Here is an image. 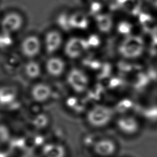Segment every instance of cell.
<instances>
[{
    "label": "cell",
    "instance_id": "obj_14",
    "mask_svg": "<svg viewBox=\"0 0 157 157\" xmlns=\"http://www.w3.org/2000/svg\"><path fill=\"white\" fill-rule=\"evenodd\" d=\"M12 134L9 128L4 124H0V147L7 144L11 140Z\"/></svg>",
    "mask_w": 157,
    "mask_h": 157
},
{
    "label": "cell",
    "instance_id": "obj_4",
    "mask_svg": "<svg viewBox=\"0 0 157 157\" xmlns=\"http://www.w3.org/2000/svg\"><path fill=\"white\" fill-rule=\"evenodd\" d=\"M20 48L24 56L29 59H33L40 53L42 49V42L37 36L29 35L21 40Z\"/></svg>",
    "mask_w": 157,
    "mask_h": 157
},
{
    "label": "cell",
    "instance_id": "obj_8",
    "mask_svg": "<svg viewBox=\"0 0 157 157\" xmlns=\"http://www.w3.org/2000/svg\"><path fill=\"white\" fill-rule=\"evenodd\" d=\"M32 99L39 103H43L47 101L52 96V90L51 86L43 82L37 83L34 85L31 90Z\"/></svg>",
    "mask_w": 157,
    "mask_h": 157
},
{
    "label": "cell",
    "instance_id": "obj_3",
    "mask_svg": "<svg viewBox=\"0 0 157 157\" xmlns=\"http://www.w3.org/2000/svg\"><path fill=\"white\" fill-rule=\"evenodd\" d=\"M91 149L96 157H113L117 151V145L111 138L102 137L95 139Z\"/></svg>",
    "mask_w": 157,
    "mask_h": 157
},
{
    "label": "cell",
    "instance_id": "obj_5",
    "mask_svg": "<svg viewBox=\"0 0 157 157\" xmlns=\"http://www.w3.org/2000/svg\"><path fill=\"white\" fill-rule=\"evenodd\" d=\"M88 49L85 39L79 37H72L66 42L64 51L65 55L70 59H77L80 57Z\"/></svg>",
    "mask_w": 157,
    "mask_h": 157
},
{
    "label": "cell",
    "instance_id": "obj_17",
    "mask_svg": "<svg viewBox=\"0 0 157 157\" xmlns=\"http://www.w3.org/2000/svg\"><path fill=\"white\" fill-rule=\"evenodd\" d=\"M109 22L110 20L108 17H106V15H101V17H98L96 21L98 28L101 31L104 33H106V31H107L109 29L110 25Z\"/></svg>",
    "mask_w": 157,
    "mask_h": 157
},
{
    "label": "cell",
    "instance_id": "obj_18",
    "mask_svg": "<svg viewBox=\"0 0 157 157\" xmlns=\"http://www.w3.org/2000/svg\"><path fill=\"white\" fill-rule=\"evenodd\" d=\"M90 37H91L90 38H88L87 39H85L88 48H90V47H95L99 43V40L97 36H90Z\"/></svg>",
    "mask_w": 157,
    "mask_h": 157
},
{
    "label": "cell",
    "instance_id": "obj_15",
    "mask_svg": "<svg viewBox=\"0 0 157 157\" xmlns=\"http://www.w3.org/2000/svg\"><path fill=\"white\" fill-rule=\"evenodd\" d=\"M10 33L2 31L0 33V48L5 49L10 47L13 43V39Z\"/></svg>",
    "mask_w": 157,
    "mask_h": 157
},
{
    "label": "cell",
    "instance_id": "obj_6",
    "mask_svg": "<svg viewBox=\"0 0 157 157\" xmlns=\"http://www.w3.org/2000/svg\"><path fill=\"white\" fill-rule=\"evenodd\" d=\"M24 20L22 15L17 12H10L2 18L1 23L2 31L13 34L19 31L23 27Z\"/></svg>",
    "mask_w": 157,
    "mask_h": 157
},
{
    "label": "cell",
    "instance_id": "obj_9",
    "mask_svg": "<svg viewBox=\"0 0 157 157\" xmlns=\"http://www.w3.org/2000/svg\"><path fill=\"white\" fill-rule=\"evenodd\" d=\"M66 69L64 61L58 56L50 57L45 63V69L52 77H58L61 76Z\"/></svg>",
    "mask_w": 157,
    "mask_h": 157
},
{
    "label": "cell",
    "instance_id": "obj_12",
    "mask_svg": "<svg viewBox=\"0 0 157 157\" xmlns=\"http://www.w3.org/2000/svg\"><path fill=\"white\" fill-rule=\"evenodd\" d=\"M17 98V91L9 86L0 88V104L3 105H8L12 104Z\"/></svg>",
    "mask_w": 157,
    "mask_h": 157
},
{
    "label": "cell",
    "instance_id": "obj_16",
    "mask_svg": "<svg viewBox=\"0 0 157 157\" xmlns=\"http://www.w3.org/2000/svg\"><path fill=\"white\" fill-rule=\"evenodd\" d=\"M71 18V27L76 28H82L86 26L87 25V19L85 17L82 15L74 14L70 16Z\"/></svg>",
    "mask_w": 157,
    "mask_h": 157
},
{
    "label": "cell",
    "instance_id": "obj_13",
    "mask_svg": "<svg viewBox=\"0 0 157 157\" xmlns=\"http://www.w3.org/2000/svg\"><path fill=\"white\" fill-rule=\"evenodd\" d=\"M117 127L122 134L131 136L134 134L137 131V126L132 120L129 118H122L117 120Z\"/></svg>",
    "mask_w": 157,
    "mask_h": 157
},
{
    "label": "cell",
    "instance_id": "obj_1",
    "mask_svg": "<svg viewBox=\"0 0 157 157\" xmlns=\"http://www.w3.org/2000/svg\"><path fill=\"white\" fill-rule=\"evenodd\" d=\"M112 117V110L109 107L103 104H96L87 111L85 118L87 124L91 128L101 129L110 123Z\"/></svg>",
    "mask_w": 157,
    "mask_h": 157
},
{
    "label": "cell",
    "instance_id": "obj_10",
    "mask_svg": "<svg viewBox=\"0 0 157 157\" xmlns=\"http://www.w3.org/2000/svg\"><path fill=\"white\" fill-rule=\"evenodd\" d=\"M42 157H66L67 150L64 145L58 142H50L42 148Z\"/></svg>",
    "mask_w": 157,
    "mask_h": 157
},
{
    "label": "cell",
    "instance_id": "obj_7",
    "mask_svg": "<svg viewBox=\"0 0 157 157\" xmlns=\"http://www.w3.org/2000/svg\"><path fill=\"white\" fill-rule=\"evenodd\" d=\"M63 37L56 30H50L46 33L44 39V47L47 53L52 55L61 47Z\"/></svg>",
    "mask_w": 157,
    "mask_h": 157
},
{
    "label": "cell",
    "instance_id": "obj_11",
    "mask_svg": "<svg viewBox=\"0 0 157 157\" xmlns=\"http://www.w3.org/2000/svg\"><path fill=\"white\" fill-rule=\"evenodd\" d=\"M23 71L25 75L31 80L38 78L42 73L40 64L33 59H29L25 63L23 66Z\"/></svg>",
    "mask_w": 157,
    "mask_h": 157
},
{
    "label": "cell",
    "instance_id": "obj_2",
    "mask_svg": "<svg viewBox=\"0 0 157 157\" xmlns=\"http://www.w3.org/2000/svg\"><path fill=\"white\" fill-rule=\"evenodd\" d=\"M66 81L70 88L77 93L85 91L89 85V78L85 72L76 67L69 71L66 76Z\"/></svg>",
    "mask_w": 157,
    "mask_h": 157
}]
</instances>
